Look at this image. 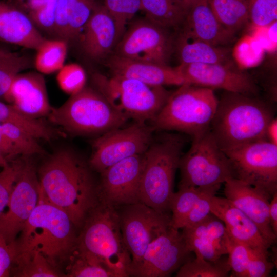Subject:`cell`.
<instances>
[{
	"label": "cell",
	"instance_id": "obj_48",
	"mask_svg": "<svg viewBox=\"0 0 277 277\" xmlns=\"http://www.w3.org/2000/svg\"><path fill=\"white\" fill-rule=\"evenodd\" d=\"M266 140L277 145V119L274 117L268 124L266 130Z\"/></svg>",
	"mask_w": 277,
	"mask_h": 277
},
{
	"label": "cell",
	"instance_id": "obj_40",
	"mask_svg": "<svg viewBox=\"0 0 277 277\" xmlns=\"http://www.w3.org/2000/svg\"><path fill=\"white\" fill-rule=\"evenodd\" d=\"M249 21L258 27L276 22L277 0H248Z\"/></svg>",
	"mask_w": 277,
	"mask_h": 277
},
{
	"label": "cell",
	"instance_id": "obj_32",
	"mask_svg": "<svg viewBox=\"0 0 277 277\" xmlns=\"http://www.w3.org/2000/svg\"><path fill=\"white\" fill-rule=\"evenodd\" d=\"M65 276L116 277L97 259L76 248L70 258Z\"/></svg>",
	"mask_w": 277,
	"mask_h": 277
},
{
	"label": "cell",
	"instance_id": "obj_13",
	"mask_svg": "<svg viewBox=\"0 0 277 277\" xmlns=\"http://www.w3.org/2000/svg\"><path fill=\"white\" fill-rule=\"evenodd\" d=\"M117 210L131 266L140 260L153 241L170 227L171 215L160 213L142 202L122 205Z\"/></svg>",
	"mask_w": 277,
	"mask_h": 277
},
{
	"label": "cell",
	"instance_id": "obj_3",
	"mask_svg": "<svg viewBox=\"0 0 277 277\" xmlns=\"http://www.w3.org/2000/svg\"><path fill=\"white\" fill-rule=\"evenodd\" d=\"M75 228L65 212L39 197L15 241V259L37 251L59 270L76 248Z\"/></svg>",
	"mask_w": 277,
	"mask_h": 277
},
{
	"label": "cell",
	"instance_id": "obj_38",
	"mask_svg": "<svg viewBox=\"0 0 277 277\" xmlns=\"http://www.w3.org/2000/svg\"><path fill=\"white\" fill-rule=\"evenodd\" d=\"M56 81L60 89L70 95L85 87L86 75L84 69L77 64L64 65L58 71Z\"/></svg>",
	"mask_w": 277,
	"mask_h": 277
},
{
	"label": "cell",
	"instance_id": "obj_34",
	"mask_svg": "<svg viewBox=\"0 0 277 277\" xmlns=\"http://www.w3.org/2000/svg\"><path fill=\"white\" fill-rule=\"evenodd\" d=\"M30 64L26 56L8 52L0 56V97H4L16 77Z\"/></svg>",
	"mask_w": 277,
	"mask_h": 277
},
{
	"label": "cell",
	"instance_id": "obj_22",
	"mask_svg": "<svg viewBox=\"0 0 277 277\" xmlns=\"http://www.w3.org/2000/svg\"><path fill=\"white\" fill-rule=\"evenodd\" d=\"M210 211L223 222L231 239L252 249L269 253L272 245L264 239L256 224L226 198L213 196Z\"/></svg>",
	"mask_w": 277,
	"mask_h": 277
},
{
	"label": "cell",
	"instance_id": "obj_16",
	"mask_svg": "<svg viewBox=\"0 0 277 277\" xmlns=\"http://www.w3.org/2000/svg\"><path fill=\"white\" fill-rule=\"evenodd\" d=\"M186 84L220 88L255 96L259 88L254 79L233 62L217 64H180L176 67Z\"/></svg>",
	"mask_w": 277,
	"mask_h": 277
},
{
	"label": "cell",
	"instance_id": "obj_28",
	"mask_svg": "<svg viewBox=\"0 0 277 277\" xmlns=\"http://www.w3.org/2000/svg\"><path fill=\"white\" fill-rule=\"evenodd\" d=\"M221 24L235 33L249 21L248 0H207Z\"/></svg>",
	"mask_w": 277,
	"mask_h": 277
},
{
	"label": "cell",
	"instance_id": "obj_17",
	"mask_svg": "<svg viewBox=\"0 0 277 277\" xmlns=\"http://www.w3.org/2000/svg\"><path fill=\"white\" fill-rule=\"evenodd\" d=\"M144 154L134 155L100 173L98 198L115 207L141 202L139 189Z\"/></svg>",
	"mask_w": 277,
	"mask_h": 277
},
{
	"label": "cell",
	"instance_id": "obj_20",
	"mask_svg": "<svg viewBox=\"0 0 277 277\" xmlns=\"http://www.w3.org/2000/svg\"><path fill=\"white\" fill-rule=\"evenodd\" d=\"M182 229L188 248L195 256L214 262L227 254L228 235L225 225L211 213L200 222Z\"/></svg>",
	"mask_w": 277,
	"mask_h": 277
},
{
	"label": "cell",
	"instance_id": "obj_47",
	"mask_svg": "<svg viewBox=\"0 0 277 277\" xmlns=\"http://www.w3.org/2000/svg\"><path fill=\"white\" fill-rule=\"evenodd\" d=\"M269 222L274 233L277 235V192L271 199L269 206Z\"/></svg>",
	"mask_w": 277,
	"mask_h": 277
},
{
	"label": "cell",
	"instance_id": "obj_46",
	"mask_svg": "<svg viewBox=\"0 0 277 277\" xmlns=\"http://www.w3.org/2000/svg\"><path fill=\"white\" fill-rule=\"evenodd\" d=\"M0 152L7 162L19 156L13 144L4 132L1 123H0Z\"/></svg>",
	"mask_w": 277,
	"mask_h": 277
},
{
	"label": "cell",
	"instance_id": "obj_8",
	"mask_svg": "<svg viewBox=\"0 0 277 277\" xmlns=\"http://www.w3.org/2000/svg\"><path fill=\"white\" fill-rule=\"evenodd\" d=\"M96 88L129 119L152 121L165 104L170 93L164 86H153L138 80L100 74L92 75Z\"/></svg>",
	"mask_w": 277,
	"mask_h": 277
},
{
	"label": "cell",
	"instance_id": "obj_33",
	"mask_svg": "<svg viewBox=\"0 0 277 277\" xmlns=\"http://www.w3.org/2000/svg\"><path fill=\"white\" fill-rule=\"evenodd\" d=\"M230 271L228 260L209 261L200 256L189 259L177 270V277H227Z\"/></svg>",
	"mask_w": 277,
	"mask_h": 277
},
{
	"label": "cell",
	"instance_id": "obj_25",
	"mask_svg": "<svg viewBox=\"0 0 277 277\" xmlns=\"http://www.w3.org/2000/svg\"><path fill=\"white\" fill-rule=\"evenodd\" d=\"M45 39L28 14L0 0V41L36 50Z\"/></svg>",
	"mask_w": 277,
	"mask_h": 277
},
{
	"label": "cell",
	"instance_id": "obj_36",
	"mask_svg": "<svg viewBox=\"0 0 277 277\" xmlns=\"http://www.w3.org/2000/svg\"><path fill=\"white\" fill-rule=\"evenodd\" d=\"M24 3L28 14L36 26L53 32L55 9L58 0H19Z\"/></svg>",
	"mask_w": 277,
	"mask_h": 277
},
{
	"label": "cell",
	"instance_id": "obj_15",
	"mask_svg": "<svg viewBox=\"0 0 277 277\" xmlns=\"http://www.w3.org/2000/svg\"><path fill=\"white\" fill-rule=\"evenodd\" d=\"M181 232L170 226L148 246L140 260L130 267L129 276H170L190 259Z\"/></svg>",
	"mask_w": 277,
	"mask_h": 277
},
{
	"label": "cell",
	"instance_id": "obj_26",
	"mask_svg": "<svg viewBox=\"0 0 277 277\" xmlns=\"http://www.w3.org/2000/svg\"><path fill=\"white\" fill-rule=\"evenodd\" d=\"M174 52L180 64H217L233 62L231 51L225 46H216L202 41L177 34Z\"/></svg>",
	"mask_w": 277,
	"mask_h": 277
},
{
	"label": "cell",
	"instance_id": "obj_39",
	"mask_svg": "<svg viewBox=\"0 0 277 277\" xmlns=\"http://www.w3.org/2000/svg\"><path fill=\"white\" fill-rule=\"evenodd\" d=\"M104 6L124 33L126 24L141 10V0H104Z\"/></svg>",
	"mask_w": 277,
	"mask_h": 277
},
{
	"label": "cell",
	"instance_id": "obj_37",
	"mask_svg": "<svg viewBox=\"0 0 277 277\" xmlns=\"http://www.w3.org/2000/svg\"><path fill=\"white\" fill-rule=\"evenodd\" d=\"M23 163L24 155L19 156L8 162L0 171V216L7 207Z\"/></svg>",
	"mask_w": 277,
	"mask_h": 277
},
{
	"label": "cell",
	"instance_id": "obj_19",
	"mask_svg": "<svg viewBox=\"0 0 277 277\" xmlns=\"http://www.w3.org/2000/svg\"><path fill=\"white\" fill-rule=\"evenodd\" d=\"M123 33L104 5H97L77 39L87 57L98 60L113 52Z\"/></svg>",
	"mask_w": 277,
	"mask_h": 277
},
{
	"label": "cell",
	"instance_id": "obj_29",
	"mask_svg": "<svg viewBox=\"0 0 277 277\" xmlns=\"http://www.w3.org/2000/svg\"><path fill=\"white\" fill-rule=\"evenodd\" d=\"M67 43L61 39H45L36 50L34 64L38 72L49 74L58 71L64 65Z\"/></svg>",
	"mask_w": 277,
	"mask_h": 277
},
{
	"label": "cell",
	"instance_id": "obj_12",
	"mask_svg": "<svg viewBox=\"0 0 277 277\" xmlns=\"http://www.w3.org/2000/svg\"><path fill=\"white\" fill-rule=\"evenodd\" d=\"M175 37L146 17L126 29L113 54L132 60L168 65L174 53Z\"/></svg>",
	"mask_w": 277,
	"mask_h": 277
},
{
	"label": "cell",
	"instance_id": "obj_50",
	"mask_svg": "<svg viewBox=\"0 0 277 277\" xmlns=\"http://www.w3.org/2000/svg\"><path fill=\"white\" fill-rule=\"evenodd\" d=\"M8 163L7 161L3 157L0 152V167L4 166L5 164Z\"/></svg>",
	"mask_w": 277,
	"mask_h": 277
},
{
	"label": "cell",
	"instance_id": "obj_6",
	"mask_svg": "<svg viewBox=\"0 0 277 277\" xmlns=\"http://www.w3.org/2000/svg\"><path fill=\"white\" fill-rule=\"evenodd\" d=\"M47 117L66 134L97 137L129 120L97 89L86 86L61 106L52 107Z\"/></svg>",
	"mask_w": 277,
	"mask_h": 277
},
{
	"label": "cell",
	"instance_id": "obj_23",
	"mask_svg": "<svg viewBox=\"0 0 277 277\" xmlns=\"http://www.w3.org/2000/svg\"><path fill=\"white\" fill-rule=\"evenodd\" d=\"M177 34L216 46L230 44L235 35L218 21L207 0H195L191 5Z\"/></svg>",
	"mask_w": 277,
	"mask_h": 277
},
{
	"label": "cell",
	"instance_id": "obj_1",
	"mask_svg": "<svg viewBox=\"0 0 277 277\" xmlns=\"http://www.w3.org/2000/svg\"><path fill=\"white\" fill-rule=\"evenodd\" d=\"M92 171L88 161L68 147L55 150L37 168L39 197L65 212L76 228L98 202Z\"/></svg>",
	"mask_w": 277,
	"mask_h": 277
},
{
	"label": "cell",
	"instance_id": "obj_45",
	"mask_svg": "<svg viewBox=\"0 0 277 277\" xmlns=\"http://www.w3.org/2000/svg\"><path fill=\"white\" fill-rule=\"evenodd\" d=\"M15 256L14 244H9L0 232V277L11 276Z\"/></svg>",
	"mask_w": 277,
	"mask_h": 277
},
{
	"label": "cell",
	"instance_id": "obj_42",
	"mask_svg": "<svg viewBox=\"0 0 277 277\" xmlns=\"http://www.w3.org/2000/svg\"><path fill=\"white\" fill-rule=\"evenodd\" d=\"M220 187L221 184L212 186L200 197L184 220L182 228L200 222L211 213V199Z\"/></svg>",
	"mask_w": 277,
	"mask_h": 277
},
{
	"label": "cell",
	"instance_id": "obj_2",
	"mask_svg": "<svg viewBox=\"0 0 277 277\" xmlns=\"http://www.w3.org/2000/svg\"><path fill=\"white\" fill-rule=\"evenodd\" d=\"M270 104L255 96L225 91L218 101L210 130L220 148L228 151L266 140L274 117Z\"/></svg>",
	"mask_w": 277,
	"mask_h": 277
},
{
	"label": "cell",
	"instance_id": "obj_27",
	"mask_svg": "<svg viewBox=\"0 0 277 277\" xmlns=\"http://www.w3.org/2000/svg\"><path fill=\"white\" fill-rule=\"evenodd\" d=\"M146 18L168 30H180L187 10L175 0H141Z\"/></svg>",
	"mask_w": 277,
	"mask_h": 277
},
{
	"label": "cell",
	"instance_id": "obj_51",
	"mask_svg": "<svg viewBox=\"0 0 277 277\" xmlns=\"http://www.w3.org/2000/svg\"><path fill=\"white\" fill-rule=\"evenodd\" d=\"M7 52H8V51H7L3 50H0V56H3V55H5V54H6Z\"/></svg>",
	"mask_w": 277,
	"mask_h": 277
},
{
	"label": "cell",
	"instance_id": "obj_21",
	"mask_svg": "<svg viewBox=\"0 0 277 277\" xmlns=\"http://www.w3.org/2000/svg\"><path fill=\"white\" fill-rule=\"evenodd\" d=\"M4 97L15 108L34 118L47 117L52 108L45 78L39 72L18 74Z\"/></svg>",
	"mask_w": 277,
	"mask_h": 277
},
{
	"label": "cell",
	"instance_id": "obj_11",
	"mask_svg": "<svg viewBox=\"0 0 277 277\" xmlns=\"http://www.w3.org/2000/svg\"><path fill=\"white\" fill-rule=\"evenodd\" d=\"M154 131L146 122L134 121L97 137L88 161L90 167L100 173L124 159L144 154L153 140Z\"/></svg>",
	"mask_w": 277,
	"mask_h": 277
},
{
	"label": "cell",
	"instance_id": "obj_43",
	"mask_svg": "<svg viewBox=\"0 0 277 277\" xmlns=\"http://www.w3.org/2000/svg\"><path fill=\"white\" fill-rule=\"evenodd\" d=\"M250 259L246 277H267L275 267L268 259L269 253H265L249 248Z\"/></svg>",
	"mask_w": 277,
	"mask_h": 277
},
{
	"label": "cell",
	"instance_id": "obj_10",
	"mask_svg": "<svg viewBox=\"0 0 277 277\" xmlns=\"http://www.w3.org/2000/svg\"><path fill=\"white\" fill-rule=\"evenodd\" d=\"M224 152L234 178L263 191L270 199L277 192V145L264 140Z\"/></svg>",
	"mask_w": 277,
	"mask_h": 277
},
{
	"label": "cell",
	"instance_id": "obj_7",
	"mask_svg": "<svg viewBox=\"0 0 277 277\" xmlns=\"http://www.w3.org/2000/svg\"><path fill=\"white\" fill-rule=\"evenodd\" d=\"M219 100L213 89L184 84L171 93L151 126L157 131H176L192 138L210 129Z\"/></svg>",
	"mask_w": 277,
	"mask_h": 277
},
{
	"label": "cell",
	"instance_id": "obj_44",
	"mask_svg": "<svg viewBox=\"0 0 277 277\" xmlns=\"http://www.w3.org/2000/svg\"><path fill=\"white\" fill-rule=\"evenodd\" d=\"M75 0H58L55 9L53 33L66 41L72 6Z\"/></svg>",
	"mask_w": 277,
	"mask_h": 277
},
{
	"label": "cell",
	"instance_id": "obj_4",
	"mask_svg": "<svg viewBox=\"0 0 277 277\" xmlns=\"http://www.w3.org/2000/svg\"><path fill=\"white\" fill-rule=\"evenodd\" d=\"M80 229L77 249L95 257L116 277L129 276L131 258L123 241L115 206L99 198Z\"/></svg>",
	"mask_w": 277,
	"mask_h": 277
},
{
	"label": "cell",
	"instance_id": "obj_30",
	"mask_svg": "<svg viewBox=\"0 0 277 277\" xmlns=\"http://www.w3.org/2000/svg\"><path fill=\"white\" fill-rule=\"evenodd\" d=\"M11 276L57 277L65 275L53 267L39 252L32 251L15 259Z\"/></svg>",
	"mask_w": 277,
	"mask_h": 277
},
{
	"label": "cell",
	"instance_id": "obj_31",
	"mask_svg": "<svg viewBox=\"0 0 277 277\" xmlns=\"http://www.w3.org/2000/svg\"><path fill=\"white\" fill-rule=\"evenodd\" d=\"M211 186L179 188V190L173 193L170 202V226L176 229H181L197 201Z\"/></svg>",
	"mask_w": 277,
	"mask_h": 277
},
{
	"label": "cell",
	"instance_id": "obj_24",
	"mask_svg": "<svg viewBox=\"0 0 277 277\" xmlns=\"http://www.w3.org/2000/svg\"><path fill=\"white\" fill-rule=\"evenodd\" d=\"M107 65L112 75L135 79L153 86L186 84L176 67L121 57L110 56Z\"/></svg>",
	"mask_w": 277,
	"mask_h": 277
},
{
	"label": "cell",
	"instance_id": "obj_14",
	"mask_svg": "<svg viewBox=\"0 0 277 277\" xmlns=\"http://www.w3.org/2000/svg\"><path fill=\"white\" fill-rule=\"evenodd\" d=\"M34 156L24 155V163L12 190L7 210L0 216V232L14 244L37 206L40 184Z\"/></svg>",
	"mask_w": 277,
	"mask_h": 277
},
{
	"label": "cell",
	"instance_id": "obj_41",
	"mask_svg": "<svg viewBox=\"0 0 277 277\" xmlns=\"http://www.w3.org/2000/svg\"><path fill=\"white\" fill-rule=\"evenodd\" d=\"M227 251V260L231 271L230 276L246 277L250 259L249 248L228 236Z\"/></svg>",
	"mask_w": 277,
	"mask_h": 277
},
{
	"label": "cell",
	"instance_id": "obj_18",
	"mask_svg": "<svg viewBox=\"0 0 277 277\" xmlns=\"http://www.w3.org/2000/svg\"><path fill=\"white\" fill-rule=\"evenodd\" d=\"M224 193L226 198L257 226L264 239L272 245L276 242V235L269 219L271 199L263 191L240 180L231 177L225 183Z\"/></svg>",
	"mask_w": 277,
	"mask_h": 277
},
{
	"label": "cell",
	"instance_id": "obj_5",
	"mask_svg": "<svg viewBox=\"0 0 277 277\" xmlns=\"http://www.w3.org/2000/svg\"><path fill=\"white\" fill-rule=\"evenodd\" d=\"M185 143L183 135L164 133L153 137L144 153L140 201L160 213L170 211L175 174Z\"/></svg>",
	"mask_w": 277,
	"mask_h": 277
},
{
	"label": "cell",
	"instance_id": "obj_35",
	"mask_svg": "<svg viewBox=\"0 0 277 277\" xmlns=\"http://www.w3.org/2000/svg\"><path fill=\"white\" fill-rule=\"evenodd\" d=\"M2 126L19 156L46 154V150L39 144L38 139L32 135L9 123H2Z\"/></svg>",
	"mask_w": 277,
	"mask_h": 277
},
{
	"label": "cell",
	"instance_id": "obj_49",
	"mask_svg": "<svg viewBox=\"0 0 277 277\" xmlns=\"http://www.w3.org/2000/svg\"><path fill=\"white\" fill-rule=\"evenodd\" d=\"M186 10L195 0H175Z\"/></svg>",
	"mask_w": 277,
	"mask_h": 277
},
{
	"label": "cell",
	"instance_id": "obj_9",
	"mask_svg": "<svg viewBox=\"0 0 277 277\" xmlns=\"http://www.w3.org/2000/svg\"><path fill=\"white\" fill-rule=\"evenodd\" d=\"M179 168V188L221 185L234 177L230 162L210 129L192 138L190 149L181 157Z\"/></svg>",
	"mask_w": 277,
	"mask_h": 277
}]
</instances>
